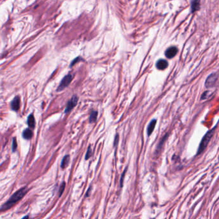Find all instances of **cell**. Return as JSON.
I'll return each mask as SVG.
<instances>
[{"label":"cell","instance_id":"obj_8","mask_svg":"<svg viewBox=\"0 0 219 219\" xmlns=\"http://www.w3.org/2000/svg\"><path fill=\"white\" fill-rule=\"evenodd\" d=\"M168 65L169 64H168L167 61L164 59L159 60L156 64V68L158 70H165V69L167 68Z\"/></svg>","mask_w":219,"mask_h":219},{"label":"cell","instance_id":"obj_18","mask_svg":"<svg viewBox=\"0 0 219 219\" xmlns=\"http://www.w3.org/2000/svg\"><path fill=\"white\" fill-rule=\"evenodd\" d=\"M209 92V90H206V92H204L202 96H201V100H203V99H207L208 98V93Z\"/></svg>","mask_w":219,"mask_h":219},{"label":"cell","instance_id":"obj_21","mask_svg":"<svg viewBox=\"0 0 219 219\" xmlns=\"http://www.w3.org/2000/svg\"><path fill=\"white\" fill-rule=\"evenodd\" d=\"M126 170H127V169L124 170V172H123V174H122V177H121V186H122V183H123V179H124V175H125V174H126Z\"/></svg>","mask_w":219,"mask_h":219},{"label":"cell","instance_id":"obj_11","mask_svg":"<svg viewBox=\"0 0 219 219\" xmlns=\"http://www.w3.org/2000/svg\"><path fill=\"white\" fill-rule=\"evenodd\" d=\"M27 123L30 129H34L35 126H36V121H35V118L33 114H30L27 120Z\"/></svg>","mask_w":219,"mask_h":219},{"label":"cell","instance_id":"obj_7","mask_svg":"<svg viewBox=\"0 0 219 219\" xmlns=\"http://www.w3.org/2000/svg\"><path fill=\"white\" fill-rule=\"evenodd\" d=\"M10 108L12 110L17 112L20 108V98L16 96L10 103Z\"/></svg>","mask_w":219,"mask_h":219},{"label":"cell","instance_id":"obj_3","mask_svg":"<svg viewBox=\"0 0 219 219\" xmlns=\"http://www.w3.org/2000/svg\"><path fill=\"white\" fill-rule=\"evenodd\" d=\"M218 74L217 73H212L210 74L209 76H208L205 81V87L206 88L209 89L213 87L215 85L216 83L218 80Z\"/></svg>","mask_w":219,"mask_h":219},{"label":"cell","instance_id":"obj_19","mask_svg":"<svg viewBox=\"0 0 219 219\" xmlns=\"http://www.w3.org/2000/svg\"><path fill=\"white\" fill-rule=\"evenodd\" d=\"M119 135H116V137H115V138L114 144H113V145H114V146H117L118 142H119Z\"/></svg>","mask_w":219,"mask_h":219},{"label":"cell","instance_id":"obj_10","mask_svg":"<svg viewBox=\"0 0 219 219\" xmlns=\"http://www.w3.org/2000/svg\"><path fill=\"white\" fill-rule=\"evenodd\" d=\"M23 137L26 140H30L32 139L33 137V131L31 129L27 128L23 131Z\"/></svg>","mask_w":219,"mask_h":219},{"label":"cell","instance_id":"obj_17","mask_svg":"<svg viewBox=\"0 0 219 219\" xmlns=\"http://www.w3.org/2000/svg\"><path fill=\"white\" fill-rule=\"evenodd\" d=\"M17 144L16 139L14 138L13 139V142H12V151L13 152L16 151V150L17 149Z\"/></svg>","mask_w":219,"mask_h":219},{"label":"cell","instance_id":"obj_2","mask_svg":"<svg viewBox=\"0 0 219 219\" xmlns=\"http://www.w3.org/2000/svg\"><path fill=\"white\" fill-rule=\"evenodd\" d=\"M216 128H217V126L215 127H214L213 129L209 130L208 132L206 133V135L204 136L203 138H202V140H201V143L199 144V148L198 149V153H197V155H201V153H203L204 152V151L206 149V148L207 147L209 142H210L212 138L213 137V136L215 133V131Z\"/></svg>","mask_w":219,"mask_h":219},{"label":"cell","instance_id":"obj_13","mask_svg":"<svg viewBox=\"0 0 219 219\" xmlns=\"http://www.w3.org/2000/svg\"><path fill=\"white\" fill-rule=\"evenodd\" d=\"M69 160H70V156L69 155L65 156L62 161V163H61V167L64 169L66 168L69 165Z\"/></svg>","mask_w":219,"mask_h":219},{"label":"cell","instance_id":"obj_16","mask_svg":"<svg viewBox=\"0 0 219 219\" xmlns=\"http://www.w3.org/2000/svg\"><path fill=\"white\" fill-rule=\"evenodd\" d=\"M65 182H63L62 183V185H61L60 187V190H59V195H60V197L62 195L63 192L65 190Z\"/></svg>","mask_w":219,"mask_h":219},{"label":"cell","instance_id":"obj_4","mask_svg":"<svg viewBox=\"0 0 219 219\" xmlns=\"http://www.w3.org/2000/svg\"><path fill=\"white\" fill-rule=\"evenodd\" d=\"M73 76L72 75V74H67V75L65 76L62 79V80L61 81L60 84V85H59V86L58 87V89H57V91H58V92L62 91L65 88H66V87L70 84H71V82L73 80Z\"/></svg>","mask_w":219,"mask_h":219},{"label":"cell","instance_id":"obj_14","mask_svg":"<svg viewBox=\"0 0 219 219\" xmlns=\"http://www.w3.org/2000/svg\"><path fill=\"white\" fill-rule=\"evenodd\" d=\"M98 113L96 111H93L91 113V114L89 117L90 123H93V122H94L96 121V119H97V117H98Z\"/></svg>","mask_w":219,"mask_h":219},{"label":"cell","instance_id":"obj_22","mask_svg":"<svg viewBox=\"0 0 219 219\" xmlns=\"http://www.w3.org/2000/svg\"><path fill=\"white\" fill-rule=\"evenodd\" d=\"M28 216H26V217H24L23 218H21V219H28Z\"/></svg>","mask_w":219,"mask_h":219},{"label":"cell","instance_id":"obj_15","mask_svg":"<svg viewBox=\"0 0 219 219\" xmlns=\"http://www.w3.org/2000/svg\"><path fill=\"white\" fill-rule=\"evenodd\" d=\"M92 149H91V147L89 146V148H88V150H87V152L86 153V156H85V159L86 160H88L89 158H90L92 156Z\"/></svg>","mask_w":219,"mask_h":219},{"label":"cell","instance_id":"obj_6","mask_svg":"<svg viewBox=\"0 0 219 219\" xmlns=\"http://www.w3.org/2000/svg\"><path fill=\"white\" fill-rule=\"evenodd\" d=\"M178 52V50L176 47L175 46H171L169 47L168 49L166 50L165 55L166 57L167 58H172L175 56H176Z\"/></svg>","mask_w":219,"mask_h":219},{"label":"cell","instance_id":"obj_20","mask_svg":"<svg viewBox=\"0 0 219 219\" xmlns=\"http://www.w3.org/2000/svg\"><path fill=\"white\" fill-rule=\"evenodd\" d=\"M82 60L81 58H76L75 60H73V62H72V63H71V66H73V65H74V64H75L77 62H78V61H80V60Z\"/></svg>","mask_w":219,"mask_h":219},{"label":"cell","instance_id":"obj_5","mask_svg":"<svg viewBox=\"0 0 219 219\" xmlns=\"http://www.w3.org/2000/svg\"><path fill=\"white\" fill-rule=\"evenodd\" d=\"M78 101V98L76 95H74L73 97L71 99V100H70L68 102L66 108H65V112L68 113L69 112H71L73 110V108L76 106Z\"/></svg>","mask_w":219,"mask_h":219},{"label":"cell","instance_id":"obj_12","mask_svg":"<svg viewBox=\"0 0 219 219\" xmlns=\"http://www.w3.org/2000/svg\"><path fill=\"white\" fill-rule=\"evenodd\" d=\"M156 124V119H153L148 126L147 128V134L148 135H151L152 134V133L154 131V129L155 128V125Z\"/></svg>","mask_w":219,"mask_h":219},{"label":"cell","instance_id":"obj_9","mask_svg":"<svg viewBox=\"0 0 219 219\" xmlns=\"http://www.w3.org/2000/svg\"><path fill=\"white\" fill-rule=\"evenodd\" d=\"M200 8V0H193L191 3L192 12H195L199 10Z\"/></svg>","mask_w":219,"mask_h":219},{"label":"cell","instance_id":"obj_1","mask_svg":"<svg viewBox=\"0 0 219 219\" xmlns=\"http://www.w3.org/2000/svg\"><path fill=\"white\" fill-rule=\"evenodd\" d=\"M27 192H28V188L26 187L22 188L20 190H17L10 197V199L2 206L1 208H0V212L6 211V210L12 208L13 206L23 198Z\"/></svg>","mask_w":219,"mask_h":219}]
</instances>
